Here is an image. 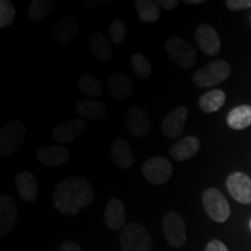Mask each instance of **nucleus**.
I'll return each mask as SVG.
<instances>
[{
    "label": "nucleus",
    "instance_id": "f257e3e1",
    "mask_svg": "<svg viewBox=\"0 0 251 251\" xmlns=\"http://www.w3.org/2000/svg\"><path fill=\"white\" fill-rule=\"evenodd\" d=\"M94 200L93 187L85 178L79 176L67 178L56 186L52 202L62 214L74 216L90 206Z\"/></svg>",
    "mask_w": 251,
    "mask_h": 251
},
{
    "label": "nucleus",
    "instance_id": "f03ea898",
    "mask_svg": "<svg viewBox=\"0 0 251 251\" xmlns=\"http://www.w3.org/2000/svg\"><path fill=\"white\" fill-rule=\"evenodd\" d=\"M122 251H152V241L149 231L140 224H129L120 235Z\"/></svg>",
    "mask_w": 251,
    "mask_h": 251
},
{
    "label": "nucleus",
    "instance_id": "7ed1b4c3",
    "mask_svg": "<svg viewBox=\"0 0 251 251\" xmlns=\"http://www.w3.org/2000/svg\"><path fill=\"white\" fill-rule=\"evenodd\" d=\"M231 67L224 59L209 62L198 70L193 76V81L199 87H212L219 85L230 76Z\"/></svg>",
    "mask_w": 251,
    "mask_h": 251
},
{
    "label": "nucleus",
    "instance_id": "20e7f679",
    "mask_svg": "<svg viewBox=\"0 0 251 251\" xmlns=\"http://www.w3.org/2000/svg\"><path fill=\"white\" fill-rule=\"evenodd\" d=\"M26 140V126L14 120L6 124L0 131V153L5 157L13 156Z\"/></svg>",
    "mask_w": 251,
    "mask_h": 251
},
{
    "label": "nucleus",
    "instance_id": "39448f33",
    "mask_svg": "<svg viewBox=\"0 0 251 251\" xmlns=\"http://www.w3.org/2000/svg\"><path fill=\"white\" fill-rule=\"evenodd\" d=\"M166 54L178 67L183 69L192 68L197 62L196 49L186 40L179 36H172L165 43Z\"/></svg>",
    "mask_w": 251,
    "mask_h": 251
},
{
    "label": "nucleus",
    "instance_id": "423d86ee",
    "mask_svg": "<svg viewBox=\"0 0 251 251\" xmlns=\"http://www.w3.org/2000/svg\"><path fill=\"white\" fill-rule=\"evenodd\" d=\"M202 203L207 215L213 221L221 224L227 221L230 216V207L227 199L218 188L212 187L206 190L202 194Z\"/></svg>",
    "mask_w": 251,
    "mask_h": 251
},
{
    "label": "nucleus",
    "instance_id": "0eeeda50",
    "mask_svg": "<svg viewBox=\"0 0 251 251\" xmlns=\"http://www.w3.org/2000/svg\"><path fill=\"white\" fill-rule=\"evenodd\" d=\"M172 163L168 158L161 156L152 157L144 162L142 165V174L147 181L153 185H163L170 180L172 177Z\"/></svg>",
    "mask_w": 251,
    "mask_h": 251
},
{
    "label": "nucleus",
    "instance_id": "6e6552de",
    "mask_svg": "<svg viewBox=\"0 0 251 251\" xmlns=\"http://www.w3.org/2000/svg\"><path fill=\"white\" fill-rule=\"evenodd\" d=\"M163 231L172 248H181L186 242V227L181 216L176 212L166 213L163 218Z\"/></svg>",
    "mask_w": 251,
    "mask_h": 251
},
{
    "label": "nucleus",
    "instance_id": "1a4fd4ad",
    "mask_svg": "<svg viewBox=\"0 0 251 251\" xmlns=\"http://www.w3.org/2000/svg\"><path fill=\"white\" fill-rule=\"evenodd\" d=\"M125 126L128 133L134 137H144L150 130V118L146 109L134 105L125 114Z\"/></svg>",
    "mask_w": 251,
    "mask_h": 251
},
{
    "label": "nucleus",
    "instance_id": "9d476101",
    "mask_svg": "<svg viewBox=\"0 0 251 251\" xmlns=\"http://www.w3.org/2000/svg\"><path fill=\"white\" fill-rule=\"evenodd\" d=\"M188 111L186 106H178L166 115L162 124V133L170 140L181 137L184 133L185 122L187 120Z\"/></svg>",
    "mask_w": 251,
    "mask_h": 251
},
{
    "label": "nucleus",
    "instance_id": "9b49d317",
    "mask_svg": "<svg viewBox=\"0 0 251 251\" xmlns=\"http://www.w3.org/2000/svg\"><path fill=\"white\" fill-rule=\"evenodd\" d=\"M194 37H196L197 46L199 47V49L201 50L203 54L214 57V56H216L220 52L221 42H220L219 34L209 25H200L197 28Z\"/></svg>",
    "mask_w": 251,
    "mask_h": 251
},
{
    "label": "nucleus",
    "instance_id": "f8f14e48",
    "mask_svg": "<svg viewBox=\"0 0 251 251\" xmlns=\"http://www.w3.org/2000/svg\"><path fill=\"white\" fill-rule=\"evenodd\" d=\"M35 157L42 165L58 168L70 161V151L64 146H45L35 151Z\"/></svg>",
    "mask_w": 251,
    "mask_h": 251
},
{
    "label": "nucleus",
    "instance_id": "ddd939ff",
    "mask_svg": "<svg viewBox=\"0 0 251 251\" xmlns=\"http://www.w3.org/2000/svg\"><path fill=\"white\" fill-rule=\"evenodd\" d=\"M227 188L230 196L241 203H251V178L242 172H234L228 177Z\"/></svg>",
    "mask_w": 251,
    "mask_h": 251
},
{
    "label": "nucleus",
    "instance_id": "4468645a",
    "mask_svg": "<svg viewBox=\"0 0 251 251\" xmlns=\"http://www.w3.org/2000/svg\"><path fill=\"white\" fill-rule=\"evenodd\" d=\"M87 128L86 122L80 119H74L56 126L52 130L54 139L61 144L72 143L79 139L85 133Z\"/></svg>",
    "mask_w": 251,
    "mask_h": 251
},
{
    "label": "nucleus",
    "instance_id": "2eb2a0df",
    "mask_svg": "<svg viewBox=\"0 0 251 251\" xmlns=\"http://www.w3.org/2000/svg\"><path fill=\"white\" fill-rule=\"evenodd\" d=\"M18 220L17 202L12 197L2 194L0 197V235L5 236L15 228Z\"/></svg>",
    "mask_w": 251,
    "mask_h": 251
},
{
    "label": "nucleus",
    "instance_id": "dca6fc26",
    "mask_svg": "<svg viewBox=\"0 0 251 251\" xmlns=\"http://www.w3.org/2000/svg\"><path fill=\"white\" fill-rule=\"evenodd\" d=\"M18 194L26 202H34L39 196V183L35 175L29 171L18 172L14 177Z\"/></svg>",
    "mask_w": 251,
    "mask_h": 251
},
{
    "label": "nucleus",
    "instance_id": "f3484780",
    "mask_svg": "<svg viewBox=\"0 0 251 251\" xmlns=\"http://www.w3.org/2000/svg\"><path fill=\"white\" fill-rule=\"evenodd\" d=\"M78 33H79V24L74 17L65 15L58 19L56 23L52 34H54L55 40L61 45H69L72 41L76 39Z\"/></svg>",
    "mask_w": 251,
    "mask_h": 251
},
{
    "label": "nucleus",
    "instance_id": "a211bd4d",
    "mask_svg": "<svg viewBox=\"0 0 251 251\" xmlns=\"http://www.w3.org/2000/svg\"><path fill=\"white\" fill-rule=\"evenodd\" d=\"M103 221L111 230L124 228L126 222V208L124 202L118 198H113L106 205L103 212Z\"/></svg>",
    "mask_w": 251,
    "mask_h": 251
},
{
    "label": "nucleus",
    "instance_id": "6ab92c4d",
    "mask_svg": "<svg viewBox=\"0 0 251 251\" xmlns=\"http://www.w3.org/2000/svg\"><path fill=\"white\" fill-rule=\"evenodd\" d=\"M107 86L112 98L115 100H125L130 98L134 92V86L131 80L126 75L120 74V72H114V74L109 75Z\"/></svg>",
    "mask_w": 251,
    "mask_h": 251
},
{
    "label": "nucleus",
    "instance_id": "aec40b11",
    "mask_svg": "<svg viewBox=\"0 0 251 251\" xmlns=\"http://www.w3.org/2000/svg\"><path fill=\"white\" fill-rule=\"evenodd\" d=\"M76 113L79 117L91 121H102L107 118L108 109L99 100L85 99L76 103Z\"/></svg>",
    "mask_w": 251,
    "mask_h": 251
},
{
    "label": "nucleus",
    "instance_id": "412c9836",
    "mask_svg": "<svg viewBox=\"0 0 251 251\" xmlns=\"http://www.w3.org/2000/svg\"><path fill=\"white\" fill-rule=\"evenodd\" d=\"M200 149V140L197 136H186L178 140L170 149L172 158L178 162H185L196 156Z\"/></svg>",
    "mask_w": 251,
    "mask_h": 251
},
{
    "label": "nucleus",
    "instance_id": "4be33fe9",
    "mask_svg": "<svg viewBox=\"0 0 251 251\" xmlns=\"http://www.w3.org/2000/svg\"><path fill=\"white\" fill-rule=\"evenodd\" d=\"M89 46L92 55L96 58H98L99 61L109 62L114 56L107 36L105 34L100 33V31H96L90 36Z\"/></svg>",
    "mask_w": 251,
    "mask_h": 251
},
{
    "label": "nucleus",
    "instance_id": "5701e85b",
    "mask_svg": "<svg viewBox=\"0 0 251 251\" xmlns=\"http://www.w3.org/2000/svg\"><path fill=\"white\" fill-rule=\"evenodd\" d=\"M113 161L121 169H128L134 164L135 156L130 144L124 139H117L111 148Z\"/></svg>",
    "mask_w": 251,
    "mask_h": 251
},
{
    "label": "nucleus",
    "instance_id": "b1692460",
    "mask_svg": "<svg viewBox=\"0 0 251 251\" xmlns=\"http://www.w3.org/2000/svg\"><path fill=\"white\" fill-rule=\"evenodd\" d=\"M134 5L140 20L143 21V23L153 24L161 18V9H159V5L157 1H152V0H136Z\"/></svg>",
    "mask_w": 251,
    "mask_h": 251
},
{
    "label": "nucleus",
    "instance_id": "393cba45",
    "mask_svg": "<svg viewBox=\"0 0 251 251\" xmlns=\"http://www.w3.org/2000/svg\"><path fill=\"white\" fill-rule=\"evenodd\" d=\"M77 87L79 92L89 98H98L103 92L102 83L91 74H84L78 78Z\"/></svg>",
    "mask_w": 251,
    "mask_h": 251
},
{
    "label": "nucleus",
    "instance_id": "a878e982",
    "mask_svg": "<svg viewBox=\"0 0 251 251\" xmlns=\"http://www.w3.org/2000/svg\"><path fill=\"white\" fill-rule=\"evenodd\" d=\"M227 124L230 128L236 130L244 129L251 125V106L242 105L235 107L228 114Z\"/></svg>",
    "mask_w": 251,
    "mask_h": 251
},
{
    "label": "nucleus",
    "instance_id": "bb28decb",
    "mask_svg": "<svg viewBox=\"0 0 251 251\" xmlns=\"http://www.w3.org/2000/svg\"><path fill=\"white\" fill-rule=\"evenodd\" d=\"M226 102V93L221 90H213L202 94L199 99V106L201 111L213 113L219 111Z\"/></svg>",
    "mask_w": 251,
    "mask_h": 251
},
{
    "label": "nucleus",
    "instance_id": "cd10ccee",
    "mask_svg": "<svg viewBox=\"0 0 251 251\" xmlns=\"http://www.w3.org/2000/svg\"><path fill=\"white\" fill-rule=\"evenodd\" d=\"M54 6L52 0H31L28 5V17L35 23H41L51 13Z\"/></svg>",
    "mask_w": 251,
    "mask_h": 251
},
{
    "label": "nucleus",
    "instance_id": "c85d7f7f",
    "mask_svg": "<svg viewBox=\"0 0 251 251\" xmlns=\"http://www.w3.org/2000/svg\"><path fill=\"white\" fill-rule=\"evenodd\" d=\"M130 65L137 77L141 79H147L151 76L152 74V67L150 64L149 59L146 57L143 54L140 52H135L130 58Z\"/></svg>",
    "mask_w": 251,
    "mask_h": 251
},
{
    "label": "nucleus",
    "instance_id": "c756f323",
    "mask_svg": "<svg viewBox=\"0 0 251 251\" xmlns=\"http://www.w3.org/2000/svg\"><path fill=\"white\" fill-rule=\"evenodd\" d=\"M108 35L112 42H114L115 45H120L124 42L126 35H127V27L124 21L120 19L113 21L108 27Z\"/></svg>",
    "mask_w": 251,
    "mask_h": 251
},
{
    "label": "nucleus",
    "instance_id": "7c9ffc66",
    "mask_svg": "<svg viewBox=\"0 0 251 251\" xmlns=\"http://www.w3.org/2000/svg\"><path fill=\"white\" fill-rule=\"evenodd\" d=\"M15 19V9L8 0L0 1V27L7 28L13 24Z\"/></svg>",
    "mask_w": 251,
    "mask_h": 251
},
{
    "label": "nucleus",
    "instance_id": "2f4dec72",
    "mask_svg": "<svg viewBox=\"0 0 251 251\" xmlns=\"http://www.w3.org/2000/svg\"><path fill=\"white\" fill-rule=\"evenodd\" d=\"M227 7L230 11H242L251 8V0H228Z\"/></svg>",
    "mask_w": 251,
    "mask_h": 251
},
{
    "label": "nucleus",
    "instance_id": "473e14b6",
    "mask_svg": "<svg viewBox=\"0 0 251 251\" xmlns=\"http://www.w3.org/2000/svg\"><path fill=\"white\" fill-rule=\"evenodd\" d=\"M205 251H228V249L224 243L220 242L218 240H214L207 244Z\"/></svg>",
    "mask_w": 251,
    "mask_h": 251
},
{
    "label": "nucleus",
    "instance_id": "72a5a7b5",
    "mask_svg": "<svg viewBox=\"0 0 251 251\" xmlns=\"http://www.w3.org/2000/svg\"><path fill=\"white\" fill-rule=\"evenodd\" d=\"M158 5L161 6L163 9H166V11H172V9L178 7L179 1H178V0H161V1H158Z\"/></svg>",
    "mask_w": 251,
    "mask_h": 251
},
{
    "label": "nucleus",
    "instance_id": "f704fd0d",
    "mask_svg": "<svg viewBox=\"0 0 251 251\" xmlns=\"http://www.w3.org/2000/svg\"><path fill=\"white\" fill-rule=\"evenodd\" d=\"M58 251H83V249H81L79 244H77L76 242H72V241H69V242L63 243Z\"/></svg>",
    "mask_w": 251,
    "mask_h": 251
},
{
    "label": "nucleus",
    "instance_id": "c9c22d12",
    "mask_svg": "<svg viewBox=\"0 0 251 251\" xmlns=\"http://www.w3.org/2000/svg\"><path fill=\"white\" fill-rule=\"evenodd\" d=\"M108 2L109 0H89V1H86V5L89 7H99V6L108 4Z\"/></svg>",
    "mask_w": 251,
    "mask_h": 251
},
{
    "label": "nucleus",
    "instance_id": "e433bc0d",
    "mask_svg": "<svg viewBox=\"0 0 251 251\" xmlns=\"http://www.w3.org/2000/svg\"><path fill=\"white\" fill-rule=\"evenodd\" d=\"M184 4H188V5H196V4H202L205 2V0H184Z\"/></svg>",
    "mask_w": 251,
    "mask_h": 251
},
{
    "label": "nucleus",
    "instance_id": "4c0bfd02",
    "mask_svg": "<svg viewBox=\"0 0 251 251\" xmlns=\"http://www.w3.org/2000/svg\"><path fill=\"white\" fill-rule=\"evenodd\" d=\"M250 226H251V222H250Z\"/></svg>",
    "mask_w": 251,
    "mask_h": 251
}]
</instances>
